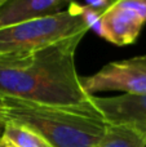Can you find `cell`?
<instances>
[{"label": "cell", "instance_id": "13", "mask_svg": "<svg viewBox=\"0 0 146 147\" xmlns=\"http://www.w3.org/2000/svg\"><path fill=\"white\" fill-rule=\"evenodd\" d=\"M9 1H10V0H0V9H1V8L4 7L7 3H9Z\"/></svg>", "mask_w": 146, "mask_h": 147}, {"label": "cell", "instance_id": "10", "mask_svg": "<svg viewBox=\"0 0 146 147\" xmlns=\"http://www.w3.org/2000/svg\"><path fill=\"white\" fill-rule=\"evenodd\" d=\"M87 3V7H89L91 9L93 10H97V12H103L109 5L113 3V0H85Z\"/></svg>", "mask_w": 146, "mask_h": 147}, {"label": "cell", "instance_id": "12", "mask_svg": "<svg viewBox=\"0 0 146 147\" xmlns=\"http://www.w3.org/2000/svg\"><path fill=\"white\" fill-rule=\"evenodd\" d=\"M0 147H17L13 142H10L9 140H7L5 137L0 138Z\"/></svg>", "mask_w": 146, "mask_h": 147}, {"label": "cell", "instance_id": "3", "mask_svg": "<svg viewBox=\"0 0 146 147\" xmlns=\"http://www.w3.org/2000/svg\"><path fill=\"white\" fill-rule=\"evenodd\" d=\"M101 13L72 1L65 10L0 28V54L25 52L95 30Z\"/></svg>", "mask_w": 146, "mask_h": 147}, {"label": "cell", "instance_id": "4", "mask_svg": "<svg viewBox=\"0 0 146 147\" xmlns=\"http://www.w3.org/2000/svg\"><path fill=\"white\" fill-rule=\"evenodd\" d=\"M80 81L89 96L109 90L146 94V54L110 62L93 75L80 76Z\"/></svg>", "mask_w": 146, "mask_h": 147}, {"label": "cell", "instance_id": "8", "mask_svg": "<svg viewBox=\"0 0 146 147\" xmlns=\"http://www.w3.org/2000/svg\"><path fill=\"white\" fill-rule=\"evenodd\" d=\"M96 147H146V132L128 125L109 124Z\"/></svg>", "mask_w": 146, "mask_h": 147}, {"label": "cell", "instance_id": "6", "mask_svg": "<svg viewBox=\"0 0 146 147\" xmlns=\"http://www.w3.org/2000/svg\"><path fill=\"white\" fill-rule=\"evenodd\" d=\"M107 124L128 125L146 132V94H122L116 97H91Z\"/></svg>", "mask_w": 146, "mask_h": 147}, {"label": "cell", "instance_id": "11", "mask_svg": "<svg viewBox=\"0 0 146 147\" xmlns=\"http://www.w3.org/2000/svg\"><path fill=\"white\" fill-rule=\"evenodd\" d=\"M5 125H7V120H5L4 115H3V111H1V106H0V138H1V137H3V134H4Z\"/></svg>", "mask_w": 146, "mask_h": 147}, {"label": "cell", "instance_id": "9", "mask_svg": "<svg viewBox=\"0 0 146 147\" xmlns=\"http://www.w3.org/2000/svg\"><path fill=\"white\" fill-rule=\"evenodd\" d=\"M3 137L13 142L17 147H53L36 132L10 121H7Z\"/></svg>", "mask_w": 146, "mask_h": 147}, {"label": "cell", "instance_id": "5", "mask_svg": "<svg viewBox=\"0 0 146 147\" xmlns=\"http://www.w3.org/2000/svg\"><path fill=\"white\" fill-rule=\"evenodd\" d=\"M146 23V0H113L98 17L95 30L105 40L123 47L137 40Z\"/></svg>", "mask_w": 146, "mask_h": 147}, {"label": "cell", "instance_id": "1", "mask_svg": "<svg viewBox=\"0 0 146 147\" xmlns=\"http://www.w3.org/2000/svg\"><path fill=\"white\" fill-rule=\"evenodd\" d=\"M85 34L25 52L0 54V96L47 105H79L83 89L75 54Z\"/></svg>", "mask_w": 146, "mask_h": 147}, {"label": "cell", "instance_id": "7", "mask_svg": "<svg viewBox=\"0 0 146 147\" xmlns=\"http://www.w3.org/2000/svg\"><path fill=\"white\" fill-rule=\"evenodd\" d=\"M75 0H10L0 9V28L65 10Z\"/></svg>", "mask_w": 146, "mask_h": 147}, {"label": "cell", "instance_id": "2", "mask_svg": "<svg viewBox=\"0 0 146 147\" xmlns=\"http://www.w3.org/2000/svg\"><path fill=\"white\" fill-rule=\"evenodd\" d=\"M0 106L7 121L34 130L53 147H96L109 125L91 98L47 105L0 96Z\"/></svg>", "mask_w": 146, "mask_h": 147}]
</instances>
